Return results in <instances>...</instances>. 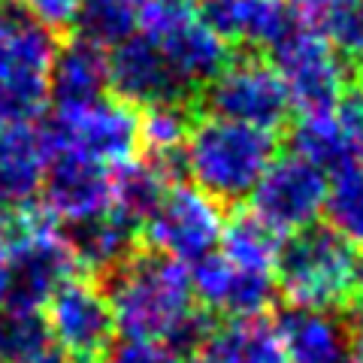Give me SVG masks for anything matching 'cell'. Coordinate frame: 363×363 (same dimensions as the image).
<instances>
[{"mask_svg": "<svg viewBox=\"0 0 363 363\" xmlns=\"http://www.w3.org/2000/svg\"><path fill=\"white\" fill-rule=\"evenodd\" d=\"M106 297L124 339L164 342L169 348L197 351L206 321L197 312L191 269L157 252H136L106 276Z\"/></svg>", "mask_w": 363, "mask_h": 363, "instance_id": "cell-1", "label": "cell"}, {"mask_svg": "<svg viewBox=\"0 0 363 363\" xmlns=\"http://www.w3.org/2000/svg\"><path fill=\"white\" fill-rule=\"evenodd\" d=\"M276 161V136L227 118L194 121L185 145L182 167L215 203H240L255 194L260 179Z\"/></svg>", "mask_w": 363, "mask_h": 363, "instance_id": "cell-2", "label": "cell"}, {"mask_svg": "<svg viewBox=\"0 0 363 363\" xmlns=\"http://www.w3.org/2000/svg\"><path fill=\"white\" fill-rule=\"evenodd\" d=\"M276 276L291 309L336 312L360 294L357 245L333 227H306L281 242Z\"/></svg>", "mask_w": 363, "mask_h": 363, "instance_id": "cell-3", "label": "cell"}, {"mask_svg": "<svg viewBox=\"0 0 363 363\" xmlns=\"http://www.w3.org/2000/svg\"><path fill=\"white\" fill-rule=\"evenodd\" d=\"M136 33L157 45L185 94L206 88L233 61L230 45L209 28L206 18L194 13L188 0H149Z\"/></svg>", "mask_w": 363, "mask_h": 363, "instance_id": "cell-4", "label": "cell"}, {"mask_svg": "<svg viewBox=\"0 0 363 363\" xmlns=\"http://www.w3.org/2000/svg\"><path fill=\"white\" fill-rule=\"evenodd\" d=\"M49 155H82L100 167L116 169L140 152V116L136 109L112 97L79 109H55L40 124Z\"/></svg>", "mask_w": 363, "mask_h": 363, "instance_id": "cell-5", "label": "cell"}, {"mask_svg": "<svg viewBox=\"0 0 363 363\" xmlns=\"http://www.w3.org/2000/svg\"><path fill=\"white\" fill-rule=\"evenodd\" d=\"M272 70L303 116L333 109L348 91L345 55L309 28H294L272 45Z\"/></svg>", "mask_w": 363, "mask_h": 363, "instance_id": "cell-6", "label": "cell"}, {"mask_svg": "<svg viewBox=\"0 0 363 363\" xmlns=\"http://www.w3.org/2000/svg\"><path fill=\"white\" fill-rule=\"evenodd\" d=\"M145 242L152 252L173 257L179 264H191L203 260L215 252L224 233V215L221 203H215L209 194H203L194 185H182L173 182L155 212L143 224Z\"/></svg>", "mask_w": 363, "mask_h": 363, "instance_id": "cell-7", "label": "cell"}, {"mask_svg": "<svg viewBox=\"0 0 363 363\" xmlns=\"http://www.w3.org/2000/svg\"><path fill=\"white\" fill-rule=\"evenodd\" d=\"M203 104L215 118L240 121L269 133L291 116V100L279 73L255 55L227 64L203 91Z\"/></svg>", "mask_w": 363, "mask_h": 363, "instance_id": "cell-8", "label": "cell"}, {"mask_svg": "<svg viewBox=\"0 0 363 363\" xmlns=\"http://www.w3.org/2000/svg\"><path fill=\"white\" fill-rule=\"evenodd\" d=\"M43 315L55 348L79 363H94L112 348L116 318H112L106 291L97 281L85 276L67 279L45 303Z\"/></svg>", "mask_w": 363, "mask_h": 363, "instance_id": "cell-9", "label": "cell"}, {"mask_svg": "<svg viewBox=\"0 0 363 363\" xmlns=\"http://www.w3.org/2000/svg\"><path fill=\"white\" fill-rule=\"evenodd\" d=\"M327 185L330 179L324 169L303 161L300 155H285L269 164L260 185L255 188L252 212L279 236H294L306 227H315V221L321 218Z\"/></svg>", "mask_w": 363, "mask_h": 363, "instance_id": "cell-10", "label": "cell"}, {"mask_svg": "<svg viewBox=\"0 0 363 363\" xmlns=\"http://www.w3.org/2000/svg\"><path fill=\"white\" fill-rule=\"evenodd\" d=\"M43 209L70 227L94 221L112 209V169L82 155H52L43 179Z\"/></svg>", "mask_w": 363, "mask_h": 363, "instance_id": "cell-11", "label": "cell"}, {"mask_svg": "<svg viewBox=\"0 0 363 363\" xmlns=\"http://www.w3.org/2000/svg\"><path fill=\"white\" fill-rule=\"evenodd\" d=\"M109 91L116 94V100L133 109L185 104L188 97L164 55L157 52V45L143 33H133L109 49Z\"/></svg>", "mask_w": 363, "mask_h": 363, "instance_id": "cell-12", "label": "cell"}, {"mask_svg": "<svg viewBox=\"0 0 363 363\" xmlns=\"http://www.w3.org/2000/svg\"><path fill=\"white\" fill-rule=\"evenodd\" d=\"M191 288L206 309L227 318H257L276 297L272 276L233 267L221 252H212L191 267Z\"/></svg>", "mask_w": 363, "mask_h": 363, "instance_id": "cell-13", "label": "cell"}, {"mask_svg": "<svg viewBox=\"0 0 363 363\" xmlns=\"http://www.w3.org/2000/svg\"><path fill=\"white\" fill-rule=\"evenodd\" d=\"M203 18L227 45L245 49H272L297 28L288 0H206Z\"/></svg>", "mask_w": 363, "mask_h": 363, "instance_id": "cell-14", "label": "cell"}, {"mask_svg": "<svg viewBox=\"0 0 363 363\" xmlns=\"http://www.w3.org/2000/svg\"><path fill=\"white\" fill-rule=\"evenodd\" d=\"M49 161L52 155L40 124L0 128V212L33 206Z\"/></svg>", "mask_w": 363, "mask_h": 363, "instance_id": "cell-15", "label": "cell"}, {"mask_svg": "<svg viewBox=\"0 0 363 363\" xmlns=\"http://www.w3.org/2000/svg\"><path fill=\"white\" fill-rule=\"evenodd\" d=\"M109 91V49L85 37L61 43L49 73V100L55 109L97 104Z\"/></svg>", "mask_w": 363, "mask_h": 363, "instance_id": "cell-16", "label": "cell"}, {"mask_svg": "<svg viewBox=\"0 0 363 363\" xmlns=\"http://www.w3.org/2000/svg\"><path fill=\"white\" fill-rule=\"evenodd\" d=\"M276 330L291 363H348V321L336 312L288 309L276 321Z\"/></svg>", "mask_w": 363, "mask_h": 363, "instance_id": "cell-17", "label": "cell"}, {"mask_svg": "<svg viewBox=\"0 0 363 363\" xmlns=\"http://www.w3.org/2000/svg\"><path fill=\"white\" fill-rule=\"evenodd\" d=\"M194 363H291L276 324L257 318H227L224 324L209 327L197 345Z\"/></svg>", "mask_w": 363, "mask_h": 363, "instance_id": "cell-18", "label": "cell"}, {"mask_svg": "<svg viewBox=\"0 0 363 363\" xmlns=\"http://www.w3.org/2000/svg\"><path fill=\"white\" fill-rule=\"evenodd\" d=\"M136 236H140V227L109 209L94 221L70 227L67 242L73 248L79 269L109 276L112 269H118L124 260L140 252L136 248Z\"/></svg>", "mask_w": 363, "mask_h": 363, "instance_id": "cell-19", "label": "cell"}, {"mask_svg": "<svg viewBox=\"0 0 363 363\" xmlns=\"http://www.w3.org/2000/svg\"><path fill=\"white\" fill-rule=\"evenodd\" d=\"M291 145L294 155H300L303 161L315 164L324 173H339L351 164H360L363 157L357 143L345 130V124L339 121L336 109L303 116L291 128Z\"/></svg>", "mask_w": 363, "mask_h": 363, "instance_id": "cell-20", "label": "cell"}, {"mask_svg": "<svg viewBox=\"0 0 363 363\" xmlns=\"http://www.w3.org/2000/svg\"><path fill=\"white\" fill-rule=\"evenodd\" d=\"M167 161H155V157H133V161L112 169V212L124 215L143 230L145 218L155 212L161 203L164 191L173 185L169 179Z\"/></svg>", "mask_w": 363, "mask_h": 363, "instance_id": "cell-21", "label": "cell"}, {"mask_svg": "<svg viewBox=\"0 0 363 363\" xmlns=\"http://www.w3.org/2000/svg\"><path fill=\"white\" fill-rule=\"evenodd\" d=\"M49 73L16 58H0V128L33 124L49 104Z\"/></svg>", "mask_w": 363, "mask_h": 363, "instance_id": "cell-22", "label": "cell"}, {"mask_svg": "<svg viewBox=\"0 0 363 363\" xmlns=\"http://www.w3.org/2000/svg\"><path fill=\"white\" fill-rule=\"evenodd\" d=\"M221 255L240 269L260 272V276H276L281 236L260 221L255 212H240L230 224H224Z\"/></svg>", "mask_w": 363, "mask_h": 363, "instance_id": "cell-23", "label": "cell"}, {"mask_svg": "<svg viewBox=\"0 0 363 363\" xmlns=\"http://www.w3.org/2000/svg\"><path fill=\"white\" fill-rule=\"evenodd\" d=\"M300 28L330 40L342 55L363 45V0H288Z\"/></svg>", "mask_w": 363, "mask_h": 363, "instance_id": "cell-24", "label": "cell"}, {"mask_svg": "<svg viewBox=\"0 0 363 363\" xmlns=\"http://www.w3.org/2000/svg\"><path fill=\"white\" fill-rule=\"evenodd\" d=\"M194 118L188 104H157L143 109L140 116V145L155 161L182 164V145H185Z\"/></svg>", "mask_w": 363, "mask_h": 363, "instance_id": "cell-25", "label": "cell"}, {"mask_svg": "<svg viewBox=\"0 0 363 363\" xmlns=\"http://www.w3.org/2000/svg\"><path fill=\"white\" fill-rule=\"evenodd\" d=\"M149 0H85L79 16V37L112 49L140 30V18Z\"/></svg>", "mask_w": 363, "mask_h": 363, "instance_id": "cell-26", "label": "cell"}, {"mask_svg": "<svg viewBox=\"0 0 363 363\" xmlns=\"http://www.w3.org/2000/svg\"><path fill=\"white\" fill-rule=\"evenodd\" d=\"M324 212L339 236L363 245V164H351L333 173L327 185Z\"/></svg>", "mask_w": 363, "mask_h": 363, "instance_id": "cell-27", "label": "cell"}, {"mask_svg": "<svg viewBox=\"0 0 363 363\" xmlns=\"http://www.w3.org/2000/svg\"><path fill=\"white\" fill-rule=\"evenodd\" d=\"M104 363H191L188 354L164 342H143V339H121L106 351Z\"/></svg>", "mask_w": 363, "mask_h": 363, "instance_id": "cell-28", "label": "cell"}, {"mask_svg": "<svg viewBox=\"0 0 363 363\" xmlns=\"http://www.w3.org/2000/svg\"><path fill=\"white\" fill-rule=\"evenodd\" d=\"M21 4H25V13L37 18L43 28H49L52 33H64L79 21L85 0H21Z\"/></svg>", "mask_w": 363, "mask_h": 363, "instance_id": "cell-29", "label": "cell"}, {"mask_svg": "<svg viewBox=\"0 0 363 363\" xmlns=\"http://www.w3.org/2000/svg\"><path fill=\"white\" fill-rule=\"evenodd\" d=\"M339 121L345 124V130L351 133V140L357 143V149L363 152V88L345 91V97L333 106Z\"/></svg>", "mask_w": 363, "mask_h": 363, "instance_id": "cell-30", "label": "cell"}, {"mask_svg": "<svg viewBox=\"0 0 363 363\" xmlns=\"http://www.w3.org/2000/svg\"><path fill=\"white\" fill-rule=\"evenodd\" d=\"M348 333H351V354L357 363H363V291L354 297V303L348 306Z\"/></svg>", "mask_w": 363, "mask_h": 363, "instance_id": "cell-31", "label": "cell"}, {"mask_svg": "<svg viewBox=\"0 0 363 363\" xmlns=\"http://www.w3.org/2000/svg\"><path fill=\"white\" fill-rule=\"evenodd\" d=\"M33 363H67V360H64V354H61L58 348H52L49 354H43L40 360H33Z\"/></svg>", "mask_w": 363, "mask_h": 363, "instance_id": "cell-32", "label": "cell"}, {"mask_svg": "<svg viewBox=\"0 0 363 363\" xmlns=\"http://www.w3.org/2000/svg\"><path fill=\"white\" fill-rule=\"evenodd\" d=\"M357 67H360V76H363V45H360V52H357Z\"/></svg>", "mask_w": 363, "mask_h": 363, "instance_id": "cell-33", "label": "cell"}, {"mask_svg": "<svg viewBox=\"0 0 363 363\" xmlns=\"http://www.w3.org/2000/svg\"><path fill=\"white\" fill-rule=\"evenodd\" d=\"M0 4H9V0H0Z\"/></svg>", "mask_w": 363, "mask_h": 363, "instance_id": "cell-34", "label": "cell"}, {"mask_svg": "<svg viewBox=\"0 0 363 363\" xmlns=\"http://www.w3.org/2000/svg\"><path fill=\"white\" fill-rule=\"evenodd\" d=\"M76 363H79V360H76Z\"/></svg>", "mask_w": 363, "mask_h": 363, "instance_id": "cell-35", "label": "cell"}]
</instances>
